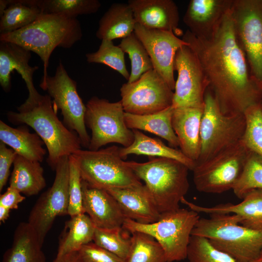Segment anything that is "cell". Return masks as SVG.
I'll return each instance as SVG.
<instances>
[{"label":"cell","mask_w":262,"mask_h":262,"mask_svg":"<svg viewBox=\"0 0 262 262\" xmlns=\"http://www.w3.org/2000/svg\"><path fill=\"white\" fill-rule=\"evenodd\" d=\"M182 39L196 54L223 113L244 114L262 101V90L236 37L230 9L212 37L199 38L187 30Z\"/></svg>","instance_id":"6da1fadb"},{"label":"cell","mask_w":262,"mask_h":262,"mask_svg":"<svg viewBox=\"0 0 262 262\" xmlns=\"http://www.w3.org/2000/svg\"><path fill=\"white\" fill-rule=\"evenodd\" d=\"M82 36L81 24L77 18L43 14L23 28L0 34V41L15 43L38 55L43 63L40 85L44 84L49 75V58L55 48L70 49Z\"/></svg>","instance_id":"7a4b0ae2"},{"label":"cell","mask_w":262,"mask_h":262,"mask_svg":"<svg viewBox=\"0 0 262 262\" xmlns=\"http://www.w3.org/2000/svg\"><path fill=\"white\" fill-rule=\"evenodd\" d=\"M51 97L46 94L35 106L22 112L9 111L8 121L31 127L44 141L48 151L47 162L55 170L59 161L81 149L77 133L69 130L57 116Z\"/></svg>","instance_id":"3957f363"},{"label":"cell","mask_w":262,"mask_h":262,"mask_svg":"<svg viewBox=\"0 0 262 262\" xmlns=\"http://www.w3.org/2000/svg\"><path fill=\"white\" fill-rule=\"evenodd\" d=\"M241 221L235 214H210L199 218L192 235L206 238L237 262H253L262 250V231L244 227Z\"/></svg>","instance_id":"277c9868"},{"label":"cell","mask_w":262,"mask_h":262,"mask_svg":"<svg viewBox=\"0 0 262 262\" xmlns=\"http://www.w3.org/2000/svg\"><path fill=\"white\" fill-rule=\"evenodd\" d=\"M126 163L145 182L160 214L180 208L189 188L187 166L172 159L155 157H148L145 163Z\"/></svg>","instance_id":"5b68a950"},{"label":"cell","mask_w":262,"mask_h":262,"mask_svg":"<svg viewBox=\"0 0 262 262\" xmlns=\"http://www.w3.org/2000/svg\"><path fill=\"white\" fill-rule=\"evenodd\" d=\"M200 218L198 213L180 208L161 214L157 221L150 224L126 218L122 228L131 233L140 231L151 236L163 247L166 262H178L187 259L192 232Z\"/></svg>","instance_id":"8992f818"},{"label":"cell","mask_w":262,"mask_h":262,"mask_svg":"<svg viewBox=\"0 0 262 262\" xmlns=\"http://www.w3.org/2000/svg\"><path fill=\"white\" fill-rule=\"evenodd\" d=\"M120 148L113 146L97 150L81 149L72 154L82 180L91 187L104 190L142 185L120 157Z\"/></svg>","instance_id":"52a82bcc"},{"label":"cell","mask_w":262,"mask_h":262,"mask_svg":"<svg viewBox=\"0 0 262 262\" xmlns=\"http://www.w3.org/2000/svg\"><path fill=\"white\" fill-rule=\"evenodd\" d=\"M246 128L244 114L223 113L208 88L200 128V154L196 162H202L240 142Z\"/></svg>","instance_id":"ba28073f"},{"label":"cell","mask_w":262,"mask_h":262,"mask_svg":"<svg viewBox=\"0 0 262 262\" xmlns=\"http://www.w3.org/2000/svg\"><path fill=\"white\" fill-rule=\"evenodd\" d=\"M251 151L242 139L202 162H196L192 171L196 189L221 194L232 189Z\"/></svg>","instance_id":"9c48e42d"},{"label":"cell","mask_w":262,"mask_h":262,"mask_svg":"<svg viewBox=\"0 0 262 262\" xmlns=\"http://www.w3.org/2000/svg\"><path fill=\"white\" fill-rule=\"evenodd\" d=\"M85 123L91 131L88 149L97 150L110 143L123 147L133 141L134 134L125 120V112L121 101L111 102L108 99L92 97L86 104Z\"/></svg>","instance_id":"30bf717a"},{"label":"cell","mask_w":262,"mask_h":262,"mask_svg":"<svg viewBox=\"0 0 262 262\" xmlns=\"http://www.w3.org/2000/svg\"><path fill=\"white\" fill-rule=\"evenodd\" d=\"M230 12L238 42L262 90V0H233Z\"/></svg>","instance_id":"8fae6325"},{"label":"cell","mask_w":262,"mask_h":262,"mask_svg":"<svg viewBox=\"0 0 262 262\" xmlns=\"http://www.w3.org/2000/svg\"><path fill=\"white\" fill-rule=\"evenodd\" d=\"M39 86L47 91L55 109L61 110L63 123L77 133L82 146L88 148L90 136L85 123L86 105L78 94L76 82L70 77L61 60L55 74L48 75L44 84Z\"/></svg>","instance_id":"7c38bea8"},{"label":"cell","mask_w":262,"mask_h":262,"mask_svg":"<svg viewBox=\"0 0 262 262\" xmlns=\"http://www.w3.org/2000/svg\"><path fill=\"white\" fill-rule=\"evenodd\" d=\"M53 183L39 197L31 210L28 223L43 244L56 218L68 214L69 204V156L58 163Z\"/></svg>","instance_id":"4fadbf2b"},{"label":"cell","mask_w":262,"mask_h":262,"mask_svg":"<svg viewBox=\"0 0 262 262\" xmlns=\"http://www.w3.org/2000/svg\"><path fill=\"white\" fill-rule=\"evenodd\" d=\"M120 92L127 113L147 115L172 106L174 91L154 69L133 82L123 84Z\"/></svg>","instance_id":"5bb4252c"},{"label":"cell","mask_w":262,"mask_h":262,"mask_svg":"<svg viewBox=\"0 0 262 262\" xmlns=\"http://www.w3.org/2000/svg\"><path fill=\"white\" fill-rule=\"evenodd\" d=\"M174 69L178 73L172 107L204 106L209 82L196 54L188 46L177 51Z\"/></svg>","instance_id":"9a60e30c"},{"label":"cell","mask_w":262,"mask_h":262,"mask_svg":"<svg viewBox=\"0 0 262 262\" xmlns=\"http://www.w3.org/2000/svg\"><path fill=\"white\" fill-rule=\"evenodd\" d=\"M145 46L153 69L174 90V61L178 49L188 43L172 31L146 28L136 23L134 32Z\"/></svg>","instance_id":"2e32d148"},{"label":"cell","mask_w":262,"mask_h":262,"mask_svg":"<svg viewBox=\"0 0 262 262\" xmlns=\"http://www.w3.org/2000/svg\"><path fill=\"white\" fill-rule=\"evenodd\" d=\"M31 51L9 42L0 41V85L5 92L11 88V73L16 70L24 81L29 93L25 101L17 107L18 112L29 110L42 99L35 88L33 76L39 67L32 66L29 63Z\"/></svg>","instance_id":"e0dca14e"},{"label":"cell","mask_w":262,"mask_h":262,"mask_svg":"<svg viewBox=\"0 0 262 262\" xmlns=\"http://www.w3.org/2000/svg\"><path fill=\"white\" fill-rule=\"evenodd\" d=\"M233 0H191L183 20L188 30L199 38L209 39L215 34Z\"/></svg>","instance_id":"ac0fdd59"},{"label":"cell","mask_w":262,"mask_h":262,"mask_svg":"<svg viewBox=\"0 0 262 262\" xmlns=\"http://www.w3.org/2000/svg\"><path fill=\"white\" fill-rule=\"evenodd\" d=\"M82 209L96 227L113 229L122 227L126 218L118 203L106 190L91 187L82 180Z\"/></svg>","instance_id":"d6986e66"},{"label":"cell","mask_w":262,"mask_h":262,"mask_svg":"<svg viewBox=\"0 0 262 262\" xmlns=\"http://www.w3.org/2000/svg\"><path fill=\"white\" fill-rule=\"evenodd\" d=\"M136 23L146 28L182 34L179 28V9L172 0H129Z\"/></svg>","instance_id":"ffe728a7"},{"label":"cell","mask_w":262,"mask_h":262,"mask_svg":"<svg viewBox=\"0 0 262 262\" xmlns=\"http://www.w3.org/2000/svg\"><path fill=\"white\" fill-rule=\"evenodd\" d=\"M106 190L116 200L126 218L144 224L159 219L161 214L145 185Z\"/></svg>","instance_id":"44dd1931"},{"label":"cell","mask_w":262,"mask_h":262,"mask_svg":"<svg viewBox=\"0 0 262 262\" xmlns=\"http://www.w3.org/2000/svg\"><path fill=\"white\" fill-rule=\"evenodd\" d=\"M174 108V107H173ZM204 106L174 108L172 124L181 151L196 162L200 154V128Z\"/></svg>","instance_id":"7402d4cb"},{"label":"cell","mask_w":262,"mask_h":262,"mask_svg":"<svg viewBox=\"0 0 262 262\" xmlns=\"http://www.w3.org/2000/svg\"><path fill=\"white\" fill-rule=\"evenodd\" d=\"M181 203L189 209L198 213H230L238 215L241 218L240 224L246 228L262 231V190H253L243 198L238 204H220L213 207L196 205L183 198Z\"/></svg>","instance_id":"603a6c76"},{"label":"cell","mask_w":262,"mask_h":262,"mask_svg":"<svg viewBox=\"0 0 262 262\" xmlns=\"http://www.w3.org/2000/svg\"><path fill=\"white\" fill-rule=\"evenodd\" d=\"M27 125L13 128L0 121V140L16 153L27 159L42 162L47 153L44 141L35 132L30 131Z\"/></svg>","instance_id":"cb8c5ba5"},{"label":"cell","mask_w":262,"mask_h":262,"mask_svg":"<svg viewBox=\"0 0 262 262\" xmlns=\"http://www.w3.org/2000/svg\"><path fill=\"white\" fill-rule=\"evenodd\" d=\"M35 232L28 222L20 223L12 244L4 253L2 262H47Z\"/></svg>","instance_id":"d4e9b609"},{"label":"cell","mask_w":262,"mask_h":262,"mask_svg":"<svg viewBox=\"0 0 262 262\" xmlns=\"http://www.w3.org/2000/svg\"><path fill=\"white\" fill-rule=\"evenodd\" d=\"M136 24L132 10L128 3H114L99 20L96 35L101 40L123 39L134 32Z\"/></svg>","instance_id":"484cf974"},{"label":"cell","mask_w":262,"mask_h":262,"mask_svg":"<svg viewBox=\"0 0 262 262\" xmlns=\"http://www.w3.org/2000/svg\"><path fill=\"white\" fill-rule=\"evenodd\" d=\"M132 130L134 134L133 142L127 147L120 148V156L123 160L131 154L166 158L178 161L193 170L196 162L187 157L180 150L167 146L160 139L149 137L139 130Z\"/></svg>","instance_id":"4316f807"},{"label":"cell","mask_w":262,"mask_h":262,"mask_svg":"<svg viewBox=\"0 0 262 262\" xmlns=\"http://www.w3.org/2000/svg\"><path fill=\"white\" fill-rule=\"evenodd\" d=\"M174 108L170 106L162 111L147 115L125 113L127 126L131 130L145 131L165 140L170 147L176 148L179 142L172 124Z\"/></svg>","instance_id":"83f0119b"},{"label":"cell","mask_w":262,"mask_h":262,"mask_svg":"<svg viewBox=\"0 0 262 262\" xmlns=\"http://www.w3.org/2000/svg\"><path fill=\"white\" fill-rule=\"evenodd\" d=\"M13 165L9 186L26 196L36 195L46 187L44 169L40 162L17 154Z\"/></svg>","instance_id":"f1b7e54d"},{"label":"cell","mask_w":262,"mask_h":262,"mask_svg":"<svg viewBox=\"0 0 262 262\" xmlns=\"http://www.w3.org/2000/svg\"><path fill=\"white\" fill-rule=\"evenodd\" d=\"M96 226L84 213L71 217L65 224L56 258L78 251L93 240Z\"/></svg>","instance_id":"f546056e"},{"label":"cell","mask_w":262,"mask_h":262,"mask_svg":"<svg viewBox=\"0 0 262 262\" xmlns=\"http://www.w3.org/2000/svg\"><path fill=\"white\" fill-rule=\"evenodd\" d=\"M43 14L31 0H0V34L23 28Z\"/></svg>","instance_id":"4dcf8cb0"},{"label":"cell","mask_w":262,"mask_h":262,"mask_svg":"<svg viewBox=\"0 0 262 262\" xmlns=\"http://www.w3.org/2000/svg\"><path fill=\"white\" fill-rule=\"evenodd\" d=\"M44 14L62 15L71 18L97 13L101 7L98 0H31Z\"/></svg>","instance_id":"1f68e13d"},{"label":"cell","mask_w":262,"mask_h":262,"mask_svg":"<svg viewBox=\"0 0 262 262\" xmlns=\"http://www.w3.org/2000/svg\"><path fill=\"white\" fill-rule=\"evenodd\" d=\"M131 233L130 249L125 262H166L163 247L153 237L140 231Z\"/></svg>","instance_id":"d6a6232c"},{"label":"cell","mask_w":262,"mask_h":262,"mask_svg":"<svg viewBox=\"0 0 262 262\" xmlns=\"http://www.w3.org/2000/svg\"><path fill=\"white\" fill-rule=\"evenodd\" d=\"M118 46L128 54L131 61V71L127 82L137 81L143 74L153 69L147 50L134 33L122 39Z\"/></svg>","instance_id":"836d02e7"},{"label":"cell","mask_w":262,"mask_h":262,"mask_svg":"<svg viewBox=\"0 0 262 262\" xmlns=\"http://www.w3.org/2000/svg\"><path fill=\"white\" fill-rule=\"evenodd\" d=\"M255 189L262 190V158L251 151L232 190L238 198L242 199Z\"/></svg>","instance_id":"e575fe53"},{"label":"cell","mask_w":262,"mask_h":262,"mask_svg":"<svg viewBox=\"0 0 262 262\" xmlns=\"http://www.w3.org/2000/svg\"><path fill=\"white\" fill-rule=\"evenodd\" d=\"M124 54L122 49L118 46H115L113 41L102 40L98 49L86 53L85 57L88 63L106 65L128 81L130 74L126 68Z\"/></svg>","instance_id":"d590c367"},{"label":"cell","mask_w":262,"mask_h":262,"mask_svg":"<svg viewBox=\"0 0 262 262\" xmlns=\"http://www.w3.org/2000/svg\"><path fill=\"white\" fill-rule=\"evenodd\" d=\"M246 128L242 141L246 147L262 158V101L244 113Z\"/></svg>","instance_id":"8d00e7d4"},{"label":"cell","mask_w":262,"mask_h":262,"mask_svg":"<svg viewBox=\"0 0 262 262\" xmlns=\"http://www.w3.org/2000/svg\"><path fill=\"white\" fill-rule=\"evenodd\" d=\"M122 227L103 229L96 227L93 242L125 260L131 246V237L123 231Z\"/></svg>","instance_id":"74e56055"},{"label":"cell","mask_w":262,"mask_h":262,"mask_svg":"<svg viewBox=\"0 0 262 262\" xmlns=\"http://www.w3.org/2000/svg\"><path fill=\"white\" fill-rule=\"evenodd\" d=\"M187 259L188 262H237L214 247L206 238L193 235L190 238Z\"/></svg>","instance_id":"f35d334b"},{"label":"cell","mask_w":262,"mask_h":262,"mask_svg":"<svg viewBox=\"0 0 262 262\" xmlns=\"http://www.w3.org/2000/svg\"><path fill=\"white\" fill-rule=\"evenodd\" d=\"M69 204L68 214L70 217L83 213L82 177L76 163L72 155L69 156Z\"/></svg>","instance_id":"ab89813d"},{"label":"cell","mask_w":262,"mask_h":262,"mask_svg":"<svg viewBox=\"0 0 262 262\" xmlns=\"http://www.w3.org/2000/svg\"><path fill=\"white\" fill-rule=\"evenodd\" d=\"M78 262H125V260L94 242L83 245L76 252Z\"/></svg>","instance_id":"60d3db41"},{"label":"cell","mask_w":262,"mask_h":262,"mask_svg":"<svg viewBox=\"0 0 262 262\" xmlns=\"http://www.w3.org/2000/svg\"><path fill=\"white\" fill-rule=\"evenodd\" d=\"M17 154L0 141V191L6 185L10 175V169Z\"/></svg>","instance_id":"b9f144b4"},{"label":"cell","mask_w":262,"mask_h":262,"mask_svg":"<svg viewBox=\"0 0 262 262\" xmlns=\"http://www.w3.org/2000/svg\"><path fill=\"white\" fill-rule=\"evenodd\" d=\"M25 199V196L22 195L16 189L9 186L6 191L0 195V205L10 210H16L18 205Z\"/></svg>","instance_id":"7bdbcfd3"},{"label":"cell","mask_w":262,"mask_h":262,"mask_svg":"<svg viewBox=\"0 0 262 262\" xmlns=\"http://www.w3.org/2000/svg\"><path fill=\"white\" fill-rule=\"evenodd\" d=\"M52 262H78L76 252L68 254L60 258H55Z\"/></svg>","instance_id":"ee69618b"},{"label":"cell","mask_w":262,"mask_h":262,"mask_svg":"<svg viewBox=\"0 0 262 262\" xmlns=\"http://www.w3.org/2000/svg\"><path fill=\"white\" fill-rule=\"evenodd\" d=\"M11 210L0 205V222L4 223L10 215Z\"/></svg>","instance_id":"f6af8a7d"},{"label":"cell","mask_w":262,"mask_h":262,"mask_svg":"<svg viewBox=\"0 0 262 262\" xmlns=\"http://www.w3.org/2000/svg\"><path fill=\"white\" fill-rule=\"evenodd\" d=\"M253 262H262V250L257 259H255Z\"/></svg>","instance_id":"bcb514c9"}]
</instances>
